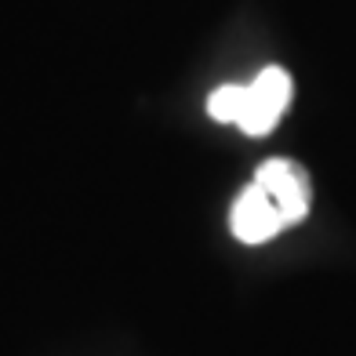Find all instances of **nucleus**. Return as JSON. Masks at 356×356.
Masks as SVG:
<instances>
[{"mask_svg": "<svg viewBox=\"0 0 356 356\" xmlns=\"http://www.w3.org/2000/svg\"><path fill=\"white\" fill-rule=\"evenodd\" d=\"M291 73L280 66H266L251 84H222L207 99V113L218 124H236L244 135L262 138L280 124L291 106Z\"/></svg>", "mask_w": 356, "mask_h": 356, "instance_id": "f257e3e1", "label": "nucleus"}, {"mask_svg": "<svg viewBox=\"0 0 356 356\" xmlns=\"http://www.w3.org/2000/svg\"><path fill=\"white\" fill-rule=\"evenodd\" d=\"M254 182L262 186L269 197H273V204L284 211L287 225H298L305 215H309L313 186H309V175H305V168L295 164V160L273 156V160H266V164H258Z\"/></svg>", "mask_w": 356, "mask_h": 356, "instance_id": "f03ea898", "label": "nucleus"}, {"mask_svg": "<svg viewBox=\"0 0 356 356\" xmlns=\"http://www.w3.org/2000/svg\"><path fill=\"white\" fill-rule=\"evenodd\" d=\"M229 229L240 244H266V240H273L277 233L287 229V218H284L280 207L273 204L269 193L258 182H251L233 204Z\"/></svg>", "mask_w": 356, "mask_h": 356, "instance_id": "7ed1b4c3", "label": "nucleus"}]
</instances>
